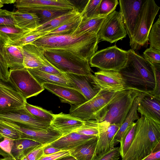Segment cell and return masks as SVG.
I'll use <instances>...</instances> for the list:
<instances>
[{
  "mask_svg": "<svg viewBox=\"0 0 160 160\" xmlns=\"http://www.w3.org/2000/svg\"><path fill=\"white\" fill-rule=\"evenodd\" d=\"M26 102L18 92L0 86V110L24 107Z\"/></svg>",
  "mask_w": 160,
  "mask_h": 160,
  "instance_id": "cell-21",
  "label": "cell"
},
{
  "mask_svg": "<svg viewBox=\"0 0 160 160\" xmlns=\"http://www.w3.org/2000/svg\"><path fill=\"white\" fill-rule=\"evenodd\" d=\"M80 13L78 9H75L44 24L40 25L33 31L41 32L44 36L47 33L72 20Z\"/></svg>",
  "mask_w": 160,
  "mask_h": 160,
  "instance_id": "cell-28",
  "label": "cell"
},
{
  "mask_svg": "<svg viewBox=\"0 0 160 160\" xmlns=\"http://www.w3.org/2000/svg\"><path fill=\"white\" fill-rule=\"evenodd\" d=\"M105 17H98L82 20L72 34H78L88 32L97 34Z\"/></svg>",
  "mask_w": 160,
  "mask_h": 160,
  "instance_id": "cell-31",
  "label": "cell"
},
{
  "mask_svg": "<svg viewBox=\"0 0 160 160\" xmlns=\"http://www.w3.org/2000/svg\"><path fill=\"white\" fill-rule=\"evenodd\" d=\"M120 156L119 147H114L95 156L92 160H118Z\"/></svg>",
  "mask_w": 160,
  "mask_h": 160,
  "instance_id": "cell-43",
  "label": "cell"
},
{
  "mask_svg": "<svg viewBox=\"0 0 160 160\" xmlns=\"http://www.w3.org/2000/svg\"><path fill=\"white\" fill-rule=\"evenodd\" d=\"M56 160H77L74 158L72 156L69 155L66 156H65Z\"/></svg>",
  "mask_w": 160,
  "mask_h": 160,
  "instance_id": "cell-55",
  "label": "cell"
},
{
  "mask_svg": "<svg viewBox=\"0 0 160 160\" xmlns=\"http://www.w3.org/2000/svg\"><path fill=\"white\" fill-rule=\"evenodd\" d=\"M136 122L134 139L121 160H142L160 142V123L142 116Z\"/></svg>",
  "mask_w": 160,
  "mask_h": 160,
  "instance_id": "cell-3",
  "label": "cell"
},
{
  "mask_svg": "<svg viewBox=\"0 0 160 160\" xmlns=\"http://www.w3.org/2000/svg\"><path fill=\"white\" fill-rule=\"evenodd\" d=\"M141 92L125 88L108 106L107 111L100 122L107 121L111 124H119L124 121L136 98Z\"/></svg>",
  "mask_w": 160,
  "mask_h": 160,
  "instance_id": "cell-7",
  "label": "cell"
},
{
  "mask_svg": "<svg viewBox=\"0 0 160 160\" xmlns=\"http://www.w3.org/2000/svg\"><path fill=\"white\" fill-rule=\"evenodd\" d=\"M3 140L0 142V155L3 158H14L12 155V150L14 140L5 137H3Z\"/></svg>",
  "mask_w": 160,
  "mask_h": 160,
  "instance_id": "cell-44",
  "label": "cell"
},
{
  "mask_svg": "<svg viewBox=\"0 0 160 160\" xmlns=\"http://www.w3.org/2000/svg\"><path fill=\"white\" fill-rule=\"evenodd\" d=\"M30 32L12 25L0 26V38L5 42L14 41Z\"/></svg>",
  "mask_w": 160,
  "mask_h": 160,
  "instance_id": "cell-32",
  "label": "cell"
},
{
  "mask_svg": "<svg viewBox=\"0 0 160 160\" xmlns=\"http://www.w3.org/2000/svg\"><path fill=\"white\" fill-rule=\"evenodd\" d=\"M150 47L160 50V17L152 25L148 36Z\"/></svg>",
  "mask_w": 160,
  "mask_h": 160,
  "instance_id": "cell-38",
  "label": "cell"
},
{
  "mask_svg": "<svg viewBox=\"0 0 160 160\" xmlns=\"http://www.w3.org/2000/svg\"><path fill=\"white\" fill-rule=\"evenodd\" d=\"M47 145H41L38 146L25 156L28 160H39L44 155V149Z\"/></svg>",
  "mask_w": 160,
  "mask_h": 160,
  "instance_id": "cell-48",
  "label": "cell"
},
{
  "mask_svg": "<svg viewBox=\"0 0 160 160\" xmlns=\"http://www.w3.org/2000/svg\"><path fill=\"white\" fill-rule=\"evenodd\" d=\"M13 16L17 26L27 31H32L40 24L39 18L34 13L18 10L13 12Z\"/></svg>",
  "mask_w": 160,
  "mask_h": 160,
  "instance_id": "cell-27",
  "label": "cell"
},
{
  "mask_svg": "<svg viewBox=\"0 0 160 160\" xmlns=\"http://www.w3.org/2000/svg\"><path fill=\"white\" fill-rule=\"evenodd\" d=\"M137 111L141 116L160 123V98L146 94L141 99Z\"/></svg>",
  "mask_w": 160,
  "mask_h": 160,
  "instance_id": "cell-18",
  "label": "cell"
},
{
  "mask_svg": "<svg viewBox=\"0 0 160 160\" xmlns=\"http://www.w3.org/2000/svg\"><path fill=\"white\" fill-rule=\"evenodd\" d=\"M0 134L14 140L20 139L19 132L13 128L0 121Z\"/></svg>",
  "mask_w": 160,
  "mask_h": 160,
  "instance_id": "cell-45",
  "label": "cell"
},
{
  "mask_svg": "<svg viewBox=\"0 0 160 160\" xmlns=\"http://www.w3.org/2000/svg\"><path fill=\"white\" fill-rule=\"evenodd\" d=\"M4 44V42L0 38V75L3 81L10 82L9 71L6 60Z\"/></svg>",
  "mask_w": 160,
  "mask_h": 160,
  "instance_id": "cell-41",
  "label": "cell"
},
{
  "mask_svg": "<svg viewBox=\"0 0 160 160\" xmlns=\"http://www.w3.org/2000/svg\"><path fill=\"white\" fill-rule=\"evenodd\" d=\"M67 9L54 8H33L24 9L20 11L35 14L42 24L70 11Z\"/></svg>",
  "mask_w": 160,
  "mask_h": 160,
  "instance_id": "cell-29",
  "label": "cell"
},
{
  "mask_svg": "<svg viewBox=\"0 0 160 160\" xmlns=\"http://www.w3.org/2000/svg\"><path fill=\"white\" fill-rule=\"evenodd\" d=\"M3 4H12L14 3L16 0H1Z\"/></svg>",
  "mask_w": 160,
  "mask_h": 160,
  "instance_id": "cell-56",
  "label": "cell"
},
{
  "mask_svg": "<svg viewBox=\"0 0 160 160\" xmlns=\"http://www.w3.org/2000/svg\"><path fill=\"white\" fill-rule=\"evenodd\" d=\"M3 137L0 134V139L2 138Z\"/></svg>",
  "mask_w": 160,
  "mask_h": 160,
  "instance_id": "cell-60",
  "label": "cell"
},
{
  "mask_svg": "<svg viewBox=\"0 0 160 160\" xmlns=\"http://www.w3.org/2000/svg\"><path fill=\"white\" fill-rule=\"evenodd\" d=\"M42 86L59 97L62 102L79 106L87 101L82 94L76 89L50 83H44Z\"/></svg>",
  "mask_w": 160,
  "mask_h": 160,
  "instance_id": "cell-16",
  "label": "cell"
},
{
  "mask_svg": "<svg viewBox=\"0 0 160 160\" xmlns=\"http://www.w3.org/2000/svg\"><path fill=\"white\" fill-rule=\"evenodd\" d=\"M0 121L18 131L20 133V139L33 140L42 145L50 144L62 136L52 125L46 130H36L21 127L11 122Z\"/></svg>",
  "mask_w": 160,
  "mask_h": 160,
  "instance_id": "cell-13",
  "label": "cell"
},
{
  "mask_svg": "<svg viewBox=\"0 0 160 160\" xmlns=\"http://www.w3.org/2000/svg\"><path fill=\"white\" fill-rule=\"evenodd\" d=\"M136 122H135L126 131L122 138L119 149L120 156L123 158L128 150L134 138L136 128Z\"/></svg>",
  "mask_w": 160,
  "mask_h": 160,
  "instance_id": "cell-35",
  "label": "cell"
},
{
  "mask_svg": "<svg viewBox=\"0 0 160 160\" xmlns=\"http://www.w3.org/2000/svg\"><path fill=\"white\" fill-rule=\"evenodd\" d=\"M95 136H97L86 135L73 132L62 136L49 145L62 150L69 151Z\"/></svg>",
  "mask_w": 160,
  "mask_h": 160,
  "instance_id": "cell-22",
  "label": "cell"
},
{
  "mask_svg": "<svg viewBox=\"0 0 160 160\" xmlns=\"http://www.w3.org/2000/svg\"><path fill=\"white\" fill-rule=\"evenodd\" d=\"M118 0H102L99 6V15L102 17L107 16L115 10L118 4Z\"/></svg>",
  "mask_w": 160,
  "mask_h": 160,
  "instance_id": "cell-42",
  "label": "cell"
},
{
  "mask_svg": "<svg viewBox=\"0 0 160 160\" xmlns=\"http://www.w3.org/2000/svg\"><path fill=\"white\" fill-rule=\"evenodd\" d=\"M4 4H3L1 0H0V10H1V8L3 7L4 6Z\"/></svg>",
  "mask_w": 160,
  "mask_h": 160,
  "instance_id": "cell-58",
  "label": "cell"
},
{
  "mask_svg": "<svg viewBox=\"0 0 160 160\" xmlns=\"http://www.w3.org/2000/svg\"><path fill=\"white\" fill-rule=\"evenodd\" d=\"M82 19L80 13L72 20L47 33L44 36L72 33L81 23Z\"/></svg>",
  "mask_w": 160,
  "mask_h": 160,
  "instance_id": "cell-34",
  "label": "cell"
},
{
  "mask_svg": "<svg viewBox=\"0 0 160 160\" xmlns=\"http://www.w3.org/2000/svg\"><path fill=\"white\" fill-rule=\"evenodd\" d=\"M65 75L75 88L82 94L87 101L93 98L98 92L94 83L93 75L87 76L69 73H65Z\"/></svg>",
  "mask_w": 160,
  "mask_h": 160,
  "instance_id": "cell-19",
  "label": "cell"
},
{
  "mask_svg": "<svg viewBox=\"0 0 160 160\" xmlns=\"http://www.w3.org/2000/svg\"><path fill=\"white\" fill-rule=\"evenodd\" d=\"M98 140L95 136L70 150V155L77 160H92L95 153Z\"/></svg>",
  "mask_w": 160,
  "mask_h": 160,
  "instance_id": "cell-24",
  "label": "cell"
},
{
  "mask_svg": "<svg viewBox=\"0 0 160 160\" xmlns=\"http://www.w3.org/2000/svg\"><path fill=\"white\" fill-rule=\"evenodd\" d=\"M21 48L23 56L25 68L27 69L37 68L43 66L38 58L32 44L26 45Z\"/></svg>",
  "mask_w": 160,
  "mask_h": 160,
  "instance_id": "cell-33",
  "label": "cell"
},
{
  "mask_svg": "<svg viewBox=\"0 0 160 160\" xmlns=\"http://www.w3.org/2000/svg\"><path fill=\"white\" fill-rule=\"evenodd\" d=\"M14 6L19 11L33 8H54L70 10L78 8L72 1L69 0H18Z\"/></svg>",
  "mask_w": 160,
  "mask_h": 160,
  "instance_id": "cell-17",
  "label": "cell"
},
{
  "mask_svg": "<svg viewBox=\"0 0 160 160\" xmlns=\"http://www.w3.org/2000/svg\"><path fill=\"white\" fill-rule=\"evenodd\" d=\"M43 36V35L42 33L32 31L25 33L21 38L14 41L7 43L21 47L26 45L32 43L37 39Z\"/></svg>",
  "mask_w": 160,
  "mask_h": 160,
  "instance_id": "cell-39",
  "label": "cell"
},
{
  "mask_svg": "<svg viewBox=\"0 0 160 160\" xmlns=\"http://www.w3.org/2000/svg\"><path fill=\"white\" fill-rule=\"evenodd\" d=\"M74 132L86 135L98 136V122L93 120L84 121L82 126Z\"/></svg>",
  "mask_w": 160,
  "mask_h": 160,
  "instance_id": "cell-40",
  "label": "cell"
},
{
  "mask_svg": "<svg viewBox=\"0 0 160 160\" xmlns=\"http://www.w3.org/2000/svg\"><path fill=\"white\" fill-rule=\"evenodd\" d=\"M128 55V51L115 45L96 52L90 59L89 64L101 70L118 71L125 64Z\"/></svg>",
  "mask_w": 160,
  "mask_h": 160,
  "instance_id": "cell-8",
  "label": "cell"
},
{
  "mask_svg": "<svg viewBox=\"0 0 160 160\" xmlns=\"http://www.w3.org/2000/svg\"><path fill=\"white\" fill-rule=\"evenodd\" d=\"M147 94L142 93L135 98L133 104L124 121L120 127L114 138L115 146L119 142L127 130L140 118L138 113L137 109L139 102L142 98Z\"/></svg>",
  "mask_w": 160,
  "mask_h": 160,
  "instance_id": "cell-23",
  "label": "cell"
},
{
  "mask_svg": "<svg viewBox=\"0 0 160 160\" xmlns=\"http://www.w3.org/2000/svg\"><path fill=\"white\" fill-rule=\"evenodd\" d=\"M19 160H28L25 156H24L21 159H20Z\"/></svg>",
  "mask_w": 160,
  "mask_h": 160,
  "instance_id": "cell-59",
  "label": "cell"
},
{
  "mask_svg": "<svg viewBox=\"0 0 160 160\" xmlns=\"http://www.w3.org/2000/svg\"><path fill=\"white\" fill-rule=\"evenodd\" d=\"M42 145L35 141L24 139L14 140L12 153L16 160H19L38 146Z\"/></svg>",
  "mask_w": 160,
  "mask_h": 160,
  "instance_id": "cell-30",
  "label": "cell"
},
{
  "mask_svg": "<svg viewBox=\"0 0 160 160\" xmlns=\"http://www.w3.org/2000/svg\"><path fill=\"white\" fill-rule=\"evenodd\" d=\"M84 121L71 115L61 112L54 114L51 125L64 136L74 132L83 124Z\"/></svg>",
  "mask_w": 160,
  "mask_h": 160,
  "instance_id": "cell-20",
  "label": "cell"
},
{
  "mask_svg": "<svg viewBox=\"0 0 160 160\" xmlns=\"http://www.w3.org/2000/svg\"><path fill=\"white\" fill-rule=\"evenodd\" d=\"M93 78L98 92L100 90L118 91L125 88L124 82L118 71L100 70L94 73Z\"/></svg>",
  "mask_w": 160,
  "mask_h": 160,
  "instance_id": "cell-14",
  "label": "cell"
},
{
  "mask_svg": "<svg viewBox=\"0 0 160 160\" xmlns=\"http://www.w3.org/2000/svg\"><path fill=\"white\" fill-rule=\"evenodd\" d=\"M12 25L16 26L13 16V12L5 9L0 10V26Z\"/></svg>",
  "mask_w": 160,
  "mask_h": 160,
  "instance_id": "cell-47",
  "label": "cell"
},
{
  "mask_svg": "<svg viewBox=\"0 0 160 160\" xmlns=\"http://www.w3.org/2000/svg\"><path fill=\"white\" fill-rule=\"evenodd\" d=\"M145 0H119L120 10L124 26L130 40L132 41L136 24Z\"/></svg>",
  "mask_w": 160,
  "mask_h": 160,
  "instance_id": "cell-12",
  "label": "cell"
},
{
  "mask_svg": "<svg viewBox=\"0 0 160 160\" xmlns=\"http://www.w3.org/2000/svg\"><path fill=\"white\" fill-rule=\"evenodd\" d=\"M70 155L69 151L61 150L52 154L44 155L39 160H56L59 158Z\"/></svg>",
  "mask_w": 160,
  "mask_h": 160,
  "instance_id": "cell-49",
  "label": "cell"
},
{
  "mask_svg": "<svg viewBox=\"0 0 160 160\" xmlns=\"http://www.w3.org/2000/svg\"><path fill=\"white\" fill-rule=\"evenodd\" d=\"M0 160H16L14 158L11 157H7L0 158Z\"/></svg>",
  "mask_w": 160,
  "mask_h": 160,
  "instance_id": "cell-57",
  "label": "cell"
},
{
  "mask_svg": "<svg viewBox=\"0 0 160 160\" xmlns=\"http://www.w3.org/2000/svg\"><path fill=\"white\" fill-rule=\"evenodd\" d=\"M152 64L154 68L156 77V87L155 91V96L160 97V63Z\"/></svg>",
  "mask_w": 160,
  "mask_h": 160,
  "instance_id": "cell-51",
  "label": "cell"
},
{
  "mask_svg": "<svg viewBox=\"0 0 160 160\" xmlns=\"http://www.w3.org/2000/svg\"><path fill=\"white\" fill-rule=\"evenodd\" d=\"M0 121L36 130H46L51 125V122L33 115L26 109L25 106L18 108L0 110Z\"/></svg>",
  "mask_w": 160,
  "mask_h": 160,
  "instance_id": "cell-9",
  "label": "cell"
},
{
  "mask_svg": "<svg viewBox=\"0 0 160 160\" xmlns=\"http://www.w3.org/2000/svg\"><path fill=\"white\" fill-rule=\"evenodd\" d=\"M120 127L119 124L106 121L98 122L99 134L95 156L114 147V138Z\"/></svg>",
  "mask_w": 160,
  "mask_h": 160,
  "instance_id": "cell-15",
  "label": "cell"
},
{
  "mask_svg": "<svg viewBox=\"0 0 160 160\" xmlns=\"http://www.w3.org/2000/svg\"><path fill=\"white\" fill-rule=\"evenodd\" d=\"M4 48L8 68L14 70L25 68L24 58L21 48L4 42Z\"/></svg>",
  "mask_w": 160,
  "mask_h": 160,
  "instance_id": "cell-26",
  "label": "cell"
},
{
  "mask_svg": "<svg viewBox=\"0 0 160 160\" xmlns=\"http://www.w3.org/2000/svg\"><path fill=\"white\" fill-rule=\"evenodd\" d=\"M61 150L59 149L53 147L49 144L46 145L44 149V155L52 154L60 152Z\"/></svg>",
  "mask_w": 160,
  "mask_h": 160,
  "instance_id": "cell-52",
  "label": "cell"
},
{
  "mask_svg": "<svg viewBox=\"0 0 160 160\" xmlns=\"http://www.w3.org/2000/svg\"><path fill=\"white\" fill-rule=\"evenodd\" d=\"M97 35L99 40L111 43L126 37L127 33L120 11L115 10L105 17Z\"/></svg>",
  "mask_w": 160,
  "mask_h": 160,
  "instance_id": "cell-11",
  "label": "cell"
},
{
  "mask_svg": "<svg viewBox=\"0 0 160 160\" xmlns=\"http://www.w3.org/2000/svg\"><path fill=\"white\" fill-rule=\"evenodd\" d=\"M25 107L33 115L44 121L51 123L54 119V114L41 107L30 104L27 102Z\"/></svg>",
  "mask_w": 160,
  "mask_h": 160,
  "instance_id": "cell-37",
  "label": "cell"
},
{
  "mask_svg": "<svg viewBox=\"0 0 160 160\" xmlns=\"http://www.w3.org/2000/svg\"><path fill=\"white\" fill-rule=\"evenodd\" d=\"M121 91L100 90L93 98L83 104L71 105L69 114L83 121L93 120L99 122Z\"/></svg>",
  "mask_w": 160,
  "mask_h": 160,
  "instance_id": "cell-4",
  "label": "cell"
},
{
  "mask_svg": "<svg viewBox=\"0 0 160 160\" xmlns=\"http://www.w3.org/2000/svg\"><path fill=\"white\" fill-rule=\"evenodd\" d=\"M142 160H160V150L151 153Z\"/></svg>",
  "mask_w": 160,
  "mask_h": 160,
  "instance_id": "cell-53",
  "label": "cell"
},
{
  "mask_svg": "<svg viewBox=\"0 0 160 160\" xmlns=\"http://www.w3.org/2000/svg\"><path fill=\"white\" fill-rule=\"evenodd\" d=\"M128 51L126 62L118 71L122 76L125 88L156 96V80L153 65L134 50Z\"/></svg>",
  "mask_w": 160,
  "mask_h": 160,
  "instance_id": "cell-1",
  "label": "cell"
},
{
  "mask_svg": "<svg viewBox=\"0 0 160 160\" xmlns=\"http://www.w3.org/2000/svg\"><path fill=\"white\" fill-rule=\"evenodd\" d=\"M42 50L46 59L60 72L87 76L93 75L88 60L63 50Z\"/></svg>",
  "mask_w": 160,
  "mask_h": 160,
  "instance_id": "cell-5",
  "label": "cell"
},
{
  "mask_svg": "<svg viewBox=\"0 0 160 160\" xmlns=\"http://www.w3.org/2000/svg\"><path fill=\"white\" fill-rule=\"evenodd\" d=\"M144 58L152 63H160V50L149 47L143 52Z\"/></svg>",
  "mask_w": 160,
  "mask_h": 160,
  "instance_id": "cell-46",
  "label": "cell"
},
{
  "mask_svg": "<svg viewBox=\"0 0 160 160\" xmlns=\"http://www.w3.org/2000/svg\"><path fill=\"white\" fill-rule=\"evenodd\" d=\"M27 69L38 82L42 85L44 83H50L75 88L72 83L65 75V76H62L49 74L35 68Z\"/></svg>",
  "mask_w": 160,
  "mask_h": 160,
  "instance_id": "cell-25",
  "label": "cell"
},
{
  "mask_svg": "<svg viewBox=\"0 0 160 160\" xmlns=\"http://www.w3.org/2000/svg\"><path fill=\"white\" fill-rule=\"evenodd\" d=\"M0 86L15 90L17 92V90L13 86V85L10 82H6L3 81L1 78L0 75Z\"/></svg>",
  "mask_w": 160,
  "mask_h": 160,
  "instance_id": "cell-54",
  "label": "cell"
},
{
  "mask_svg": "<svg viewBox=\"0 0 160 160\" xmlns=\"http://www.w3.org/2000/svg\"><path fill=\"white\" fill-rule=\"evenodd\" d=\"M35 69L49 74L62 76L65 75V73L59 71L54 67L51 64L49 65L42 66L38 68Z\"/></svg>",
  "mask_w": 160,
  "mask_h": 160,
  "instance_id": "cell-50",
  "label": "cell"
},
{
  "mask_svg": "<svg viewBox=\"0 0 160 160\" xmlns=\"http://www.w3.org/2000/svg\"><path fill=\"white\" fill-rule=\"evenodd\" d=\"M99 41L97 34L87 32L43 36L31 44L42 49L66 51L89 61L97 52Z\"/></svg>",
  "mask_w": 160,
  "mask_h": 160,
  "instance_id": "cell-2",
  "label": "cell"
},
{
  "mask_svg": "<svg viewBox=\"0 0 160 160\" xmlns=\"http://www.w3.org/2000/svg\"><path fill=\"white\" fill-rule=\"evenodd\" d=\"M9 80L17 91L26 99L36 96L44 89L27 68L9 70Z\"/></svg>",
  "mask_w": 160,
  "mask_h": 160,
  "instance_id": "cell-10",
  "label": "cell"
},
{
  "mask_svg": "<svg viewBox=\"0 0 160 160\" xmlns=\"http://www.w3.org/2000/svg\"><path fill=\"white\" fill-rule=\"evenodd\" d=\"M160 8L154 0H145L136 24L133 38L130 45L131 49H139L148 42L149 32Z\"/></svg>",
  "mask_w": 160,
  "mask_h": 160,
  "instance_id": "cell-6",
  "label": "cell"
},
{
  "mask_svg": "<svg viewBox=\"0 0 160 160\" xmlns=\"http://www.w3.org/2000/svg\"><path fill=\"white\" fill-rule=\"evenodd\" d=\"M102 0H89L82 11L81 12L82 20L96 17L99 15V6Z\"/></svg>",
  "mask_w": 160,
  "mask_h": 160,
  "instance_id": "cell-36",
  "label": "cell"
}]
</instances>
